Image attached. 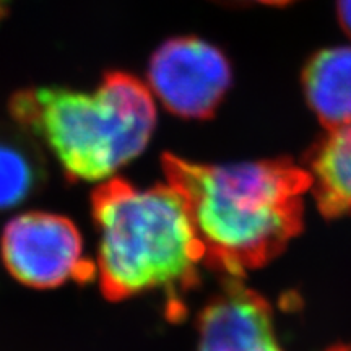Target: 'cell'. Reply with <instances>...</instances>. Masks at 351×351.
<instances>
[{
	"instance_id": "obj_1",
	"label": "cell",
	"mask_w": 351,
	"mask_h": 351,
	"mask_svg": "<svg viewBox=\"0 0 351 351\" xmlns=\"http://www.w3.org/2000/svg\"><path fill=\"white\" fill-rule=\"evenodd\" d=\"M161 166L186 204L204 263L228 278L274 261L302 230L313 178L287 158L202 165L166 153Z\"/></svg>"
},
{
	"instance_id": "obj_2",
	"label": "cell",
	"mask_w": 351,
	"mask_h": 351,
	"mask_svg": "<svg viewBox=\"0 0 351 351\" xmlns=\"http://www.w3.org/2000/svg\"><path fill=\"white\" fill-rule=\"evenodd\" d=\"M91 212L98 230L101 293L122 301L140 293L163 289L169 313L179 295L199 283L202 245L179 192L166 186L137 189L121 178L95 189Z\"/></svg>"
},
{
	"instance_id": "obj_3",
	"label": "cell",
	"mask_w": 351,
	"mask_h": 351,
	"mask_svg": "<svg viewBox=\"0 0 351 351\" xmlns=\"http://www.w3.org/2000/svg\"><path fill=\"white\" fill-rule=\"evenodd\" d=\"M10 114L56 156L72 182L111 178L147 148L156 125L150 90L119 70L108 72L91 93L26 88L12 96Z\"/></svg>"
},
{
	"instance_id": "obj_4",
	"label": "cell",
	"mask_w": 351,
	"mask_h": 351,
	"mask_svg": "<svg viewBox=\"0 0 351 351\" xmlns=\"http://www.w3.org/2000/svg\"><path fill=\"white\" fill-rule=\"evenodd\" d=\"M0 254L16 282L29 288L51 289L70 282L88 283L96 265L83 254L80 231L62 215L21 213L3 228Z\"/></svg>"
},
{
	"instance_id": "obj_5",
	"label": "cell",
	"mask_w": 351,
	"mask_h": 351,
	"mask_svg": "<svg viewBox=\"0 0 351 351\" xmlns=\"http://www.w3.org/2000/svg\"><path fill=\"white\" fill-rule=\"evenodd\" d=\"M148 83L176 116L205 119L226 95L231 69L223 52L210 43L176 38L161 44L152 56Z\"/></svg>"
},
{
	"instance_id": "obj_6",
	"label": "cell",
	"mask_w": 351,
	"mask_h": 351,
	"mask_svg": "<svg viewBox=\"0 0 351 351\" xmlns=\"http://www.w3.org/2000/svg\"><path fill=\"white\" fill-rule=\"evenodd\" d=\"M197 351H283L265 298L228 278L200 313Z\"/></svg>"
},
{
	"instance_id": "obj_7",
	"label": "cell",
	"mask_w": 351,
	"mask_h": 351,
	"mask_svg": "<svg viewBox=\"0 0 351 351\" xmlns=\"http://www.w3.org/2000/svg\"><path fill=\"white\" fill-rule=\"evenodd\" d=\"M309 106L326 129L351 124V46L319 52L304 70Z\"/></svg>"
},
{
	"instance_id": "obj_8",
	"label": "cell",
	"mask_w": 351,
	"mask_h": 351,
	"mask_svg": "<svg viewBox=\"0 0 351 351\" xmlns=\"http://www.w3.org/2000/svg\"><path fill=\"white\" fill-rule=\"evenodd\" d=\"M306 161L320 213L326 218L351 215V124L328 132Z\"/></svg>"
},
{
	"instance_id": "obj_9",
	"label": "cell",
	"mask_w": 351,
	"mask_h": 351,
	"mask_svg": "<svg viewBox=\"0 0 351 351\" xmlns=\"http://www.w3.org/2000/svg\"><path fill=\"white\" fill-rule=\"evenodd\" d=\"M41 173L38 153L26 138L0 132V210L28 199L41 182Z\"/></svg>"
},
{
	"instance_id": "obj_10",
	"label": "cell",
	"mask_w": 351,
	"mask_h": 351,
	"mask_svg": "<svg viewBox=\"0 0 351 351\" xmlns=\"http://www.w3.org/2000/svg\"><path fill=\"white\" fill-rule=\"evenodd\" d=\"M339 19L351 36V0H339Z\"/></svg>"
},
{
	"instance_id": "obj_11",
	"label": "cell",
	"mask_w": 351,
	"mask_h": 351,
	"mask_svg": "<svg viewBox=\"0 0 351 351\" xmlns=\"http://www.w3.org/2000/svg\"><path fill=\"white\" fill-rule=\"evenodd\" d=\"M327 351H351V343H346V345H337V346H332V348H328Z\"/></svg>"
},
{
	"instance_id": "obj_12",
	"label": "cell",
	"mask_w": 351,
	"mask_h": 351,
	"mask_svg": "<svg viewBox=\"0 0 351 351\" xmlns=\"http://www.w3.org/2000/svg\"><path fill=\"white\" fill-rule=\"evenodd\" d=\"M256 2H263V3H287V2H291V0H256Z\"/></svg>"
},
{
	"instance_id": "obj_13",
	"label": "cell",
	"mask_w": 351,
	"mask_h": 351,
	"mask_svg": "<svg viewBox=\"0 0 351 351\" xmlns=\"http://www.w3.org/2000/svg\"><path fill=\"white\" fill-rule=\"evenodd\" d=\"M8 0H0V16H2L3 10H5V5H7Z\"/></svg>"
}]
</instances>
